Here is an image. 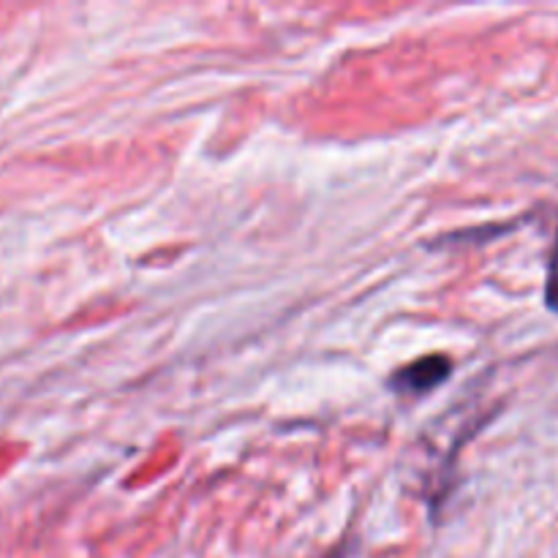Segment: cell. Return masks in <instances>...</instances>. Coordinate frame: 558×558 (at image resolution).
<instances>
[{
    "instance_id": "1",
    "label": "cell",
    "mask_w": 558,
    "mask_h": 558,
    "mask_svg": "<svg viewBox=\"0 0 558 558\" xmlns=\"http://www.w3.org/2000/svg\"><path fill=\"white\" fill-rule=\"evenodd\" d=\"M450 357H445V354H428V357H420L417 363L403 365L390 379V387L398 396H425V392L445 385L450 379Z\"/></svg>"
},
{
    "instance_id": "2",
    "label": "cell",
    "mask_w": 558,
    "mask_h": 558,
    "mask_svg": "<svg viewBox=\"0 0 558 558\" xmlns=\"http://www.w3.org/2000/svg\"><path fill=\"white\" fill-rule=\"evenodd\" d=\"M545 300L554 311H558V234H556V248L550 254V267H548V289H545Z\"/></svg>"
},
{
    "instance_id": "3",
    "label": "cell",
    "mask_w": 558,
    "mask_h": 558,
    "mask_svg": "<svg viewBox=\"0 0 558 558\" xmlns=\"http://www.w3.org/2000/svg\"><path fill=\"white\" fill-rule=\"evenodd\" d=\"M343 556H347V548H336L332 554H327L325 558H343Z\"/></svg>"
}]
</instances>
